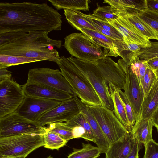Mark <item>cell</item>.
Instances as JSON below:
<instances>
[{
	"label": "cell",
	"instance_id": "6da1fadb",
	"mask_svg": "<svg viewBox=\"0 0 158 158\" xmlns=\"http://www.w3.org/2000/svg\"><path fill=\"white\" fill-rule=\"evenodd\" d=\"M62 16L46 3H0V34L61 30Z\"/></svg>",
	"mask_w": 158,
	"mask_h": 158
},
{
	"label": "cell",
	"instance_id": "7a4b0ae2",
	"mask_svg": "<svg viewBox=\"0 0 158 158\" xmlns=\"http://www.w3.org/2000/svg\"><path fill=\"white\" fill-rule=\"evenodd\" d=\"M48 33L14 31L0 34V54L38 58L57 64L60 57L54 48H60L62 41L51 39Z\"/></svg>",
	"mask_w": 158,
	"mask_h": 158
},
{
	"label": "cell",
	"instance_id": "3957f363",
	"mask_svg": "<svg viewBox=\"0 0 158 158\" xmlns=\"http://www.w3.org/2000/svg\"><path fill=\"white\" fill-rule=\"evenodd\" d=\"M57 64L62 75L70 85L73 95L78 97L86 105L102 106L95 89L81 74L69 57H60Z\"/></svg>",
	"mask_w": 158,
	"mask_h": 158
},
{
	"label": "cell",
	"instance_id": "277c9868",
	"mask_svg": "<svg viewBox=\"0 0 158 158\" xmlns=\"http://www.w3.org/2000/svg\"><path fill=\"white\" fill-rule=\"evenodd\" d=\"M63 46L72 57L93 62L108 56L109 52L105 49L103 50L102 47L82 32L66 36Z\"/></svg>",
	"mask_w": 158,
	"mask_h": 158
},
{
	"label": "cell",
	"instance_id": "5b68a950",
	"mask_svg": "<svg viewBox=\"0 0 158 158\" xmlns=\"http://www.w3.org/2000/svg\"><path fill=\"white\" fill-rule=\"evenodd\" d=\"M44 134H23L0 138V156L26 157L44 146Z\"/></svg>",
	"mask_w": 158,
	"mask_h": 158
},
{
	"label": "cell",
	"instance_id": "8992f818",
	"mask_svg": "<svg viewBox=\"0 0 158 158\" xmlns=\"http://www.w3.org/2000/svg\"><path fill=\"white\" fill-rule=\"evenodd\" d=\"M81 74L95 90L102 106L113 111L114 107L109 91L108 82L102 75L96 62L84 60L69 57Z\"/></svg>",
	"mask_w": 158,
	"mask_h": 158
},
{
	"label": "cell",
	"instance_id": "52a82bcc",
	"mask_svg": "<svg viewBox=\"0 0 158 158\" xmlns=\"http://www.w3.org/2000/svg\"><path fill=\"white\" fill-rule=\"evenodd\" d=\"M86 106L95 118L110 145L123 141L129 132L113 111L102 106Z\"/></svg>",
	"mask_w": 158,
	"mask_h": 158
},
{
	"label": "cell",
	"instance_id": "ba28073f",
	"mask_svg": "<svg viewBox=\"0 0 158 158\" xmlns=\"http://www.w3.org/2000/svg\"><path fill=\"white\" fill-rule=\"evenodd\" d=\"M46 128L15 112L0 119V138L23 134H43Z\"/></svg>",
	"mask_w": 158,
	"mask_h": 158
},
{
	"label": "cell",
	"instance_id": "9c48e42d",
	"mask_svg": "<svg viewBox=\"0 0 158 158\" xmlns=\"http://www.w3.org/2000/svg\"><path fill=\"white\" fill-rule=\"evenodd\" d=\"M25 96L22 86L13 79L0 82V119L15 112Z\"/></svg>",
	"mask_w": 158,
	"mask_h": 158
},
{
	"label": "cell",
	"instance_id": "30bf717a",
	"mask_svg": "<svg viewBox=\"0 0 158 158\" xmlns=\"http://www.w3.org/2000/svg\"><path fill=\"white\" fill-rule=\"evenodd\" d=\"M27 82L48 86L74 95L69 84L58 69L40 68L30 69Z\"/></svg>",
	"mask_w": 158,
	"mask_h": 158
},
{
	"label": "cell",
	"instance_id": "8fae6325",
	"mask_svg": "<svg viewBox=\"0 0 158 158\" xmlns=\"http://www.w3.org/2000/svg\"><path fill=\"white\" fill-rule=\"evenodd\" d=\"M62 102L25 96L23 102L15 112L27 119L37 122L44 114L59 106Z\"/></svg>",
	"mask_w": 158,
	"mask_h": 158
},
{
	"label": "cell",
	"instance_id": "7c38bea8",
	"mask_svg": "<svg viewBox=\"0 0 158 158\" xmlns=\"http://www.w3.org/2000/svg\"><path fill=\"white\" fill-rule=\"evenodd\" d=\"M125 66L126 77L124 92L132 106L136 122L139 120L140 118L144 93L136 73L129 64L126 62Z\"/></svg>",
	"mask_w": 158,
	"mask_h": 158
},
{
	"label": "cell",
	"instance_id": "4fadbf2b",
	"mask_svg": "<svg viewBox=\"0 0 158 158\" xmlns=\"http://www.w3.org/2000/svg\"><path fill=\"white\" fill-rule=\"evenodd\" d=\"M80 113L73 97L44 114L37 122L43 127L53 123L67 122Z\"/></svg>",
	"mask_w": 158,
	"mask_h": 158
},
{
	"label": "cell",
	"instance_id": "5bb4252c",
	"mask_svg": "<svg viewBox=\"0 0 158 158\" xmlns=\"http://www.w3.org/2000/svg\"><path fill=\"white\" fill-rule=\"evenodd\" d=\"M100 72L105 80L117 88L124 89L126 77L125 68L107 56L96 61Z\"/></svg>",
	"mask_w": 158,
	"mask_h": 158
},
{
	"label": "cell",
	"instance_id": "9a60e30c",
	"mask_svg": "<svg viewBox=\"0 0 158 158\" xmlns=\"http://www.w3.org/2000/svg\"><path fill=\"white\" fill-rule=\"evenodd\" d=\"M22 86L25 96L62 102L73 96L66 92L37 83L27 82Z\"/></svg>",
	"mask_w": 158,
	"mask_h": 158
},
{
	"label": "cell",
	"instance_id": "2e32d148",
	"mask_svg": "<svg viewBox=\"0 0 158 158\" xmlns=\"http://www.w3.org/2000/svg\"><path fill=\"white\" fill-rule=\"evenodd\" d=\"M108 23L119 32L123 38L127 39L142 48L151 45L150 40L124 17L120 16L117 19Z\"/></svg>",
	"mask_w": 158,
	"mask_h": 158
},
{
	"label": "cell",
	"instance_id": "e0dca14e",
	"mask_svg": "<svg viewBox=\"0 0 158 158\" xmlns=\"http://www.w3.org/2000/svg\"><path fill=\"white\" fill-rule=\"evenodd\" d=\"M80 112L84 116L91 127L95 138V143L100 149L101 153H105L109 149L110 144L95 118L89 108L77 96L73 95Z\"/></svg>",
	"mask_w": 158,
	"mask_h": 158
},
{
	"label": "cell",
	"instance_id": "ac0fdd59",
	"mask_svg": "<svg viewBox=\"0 0 158 158\" xmlns=\"http://www.w3.org/2000/svg\"><path fill=\"white\" fill-rule=\"evenodd\" d=\"M135 138L131 132L122 141L110 145L105 153V158H126L133 148Z\"/></svg>",
	"mask_w": 158,
	"mask_h": 158
},
{
	"label": "cell",
	"instance_id": "d6986e66",
	"mask_svg": "<svg viewBox=\"0 0 158 158\" xmlns=\"http://www.w3.org/2000/svg\"><path fill=\"white\" fill-rule=\"evenodd\" d=\"M109 91L112 99L114 107L113 111L116 117L127 130L131 131L125 107L119 94V89L117 88L110 82H108Z\"/></svg>",
	"mask_w": 158,
	"mask_h": 158
},
{
	"label": "cell",
	"instance_id": "ffe728a7",
	"mask_svg": "<svg viewBox=\"0 0 158 158\" xmlns=\"http://www.w3.org/2000/svg\"><path fill=\"white\" fill-rule=\"evenodd\" d=\"M158 107V78L148 92L144 96L139 120L151 118Z\"/></svg>",
	"mask_w": 158,
	"mask_h": 158
},
{
	"label": "cell",
	"instance_id": "44dd1931",
	"mask_svg": "<svg viewBox=\"0 0 158 158\" xmlns=\"http://www.w3.org/2000/svg\"><path fill=\"white\" fill-rule=\"evenodd\" d=\"M89 37L93 41L104 49L109 51L108 56L116 57L119 56L115 44V40L99 32L85 28L78 29Z\"/></svg>",
	"mask_w": 158,
	"mask_h": 158
},
{
	"label": "cell",
	"instance_id": "7402d4cb",
	"mask_svg": "<svg viewBox=\"0 0 158 158\" xmlns=\"http://www.w3.org/2000/svg\"><path fill=\"white\" fill-rule=\"evenodd\" d=\"M83 18L90 23L99 32L114 40H121L123 36L119 32L108 22L96 18L92 14H86L79 11Z\"/></svg>",
	"mask_w": 158,
	"mask_h": 158
},
{
	"label": "cell",
	"instance_id": "603a6c76",
	"mask_svg": "<svg viewBox=\"0 0 158 158\" xmlns=\"http://www.w3.org/2000/svg\"><path fill=\"white\" fill-rule=\"evenodd\" d=\"M153 126L151 118L135 122L131 131L135 138L141 144H145L153 139Z\"/></svg>",
	"mask_w": 158,
	"mask_h": 158
},
{
	"label": "cell",
	"instance_id": "cb8c5ba5",
	"mask_svg": "<svg viewBox=\"0 0 158 158\" xmlns=\"http://www.w3.org/2000/svg\"><path fill=\"white\" fill-rule=\"evenodd\" d=\"M120 15L124 17L148 39L155 40L158 41V31L136 14L127 13L124 11L121 12Z\"/></svg>",
	"mask_w": 158,
	"mask_h": 158
},
{
	"label": "cell",
	"instance_id": "d4e9b609",
	"mask_svg": "<svg viewBox=\"0 0 158 158\" xmlns=\"http://www.w3.org/2000/svg\"><path fill=\"white\" fill-rule=\"evenodd\" d=\"M147 0H109L108 3L116 9L124 10L127 13L137 14L141 11L148 9Z\"/></svg>",
	"mask_w": 158,
	"mask_h": 158
},
{
	"label": "cell",
	"instance_id": "484cf974",
	"mask_svg": "<svg viewBox=\"0 0 158 158\" xmlns=\"http://www.w3.org/2000/svg\"><path fill=\"white\" fill-rule=\"evenodd\" d=\"M64 10L67 20L74 28L77 30L81 28H85L98 31L83 18L79 11L70 9H64Z\"/></svg>",
	"mask_w": 158,
	"mask_h": 158
},
{
	"label": "cell",
	"instance_id": "4316f807",
	"mask_svg": "<svg viewBox=\"0 0 158 158\" xmlns=\"http://www.w3.org/2000/svg\"><path fill=\"white\" fill-rule=\"evenodd\" d=\"M57 10L63 9L76 10L88 11L89 10L88 0H48Z\"/></svg>",
	"mask_w": 158,
	"mask_h": 158
},
{
	"label": "cell",
	"instance_id": "83f0119b",
	"mask_svg": "<svg viewBox=\"0 0 158 158\" xmlns=\"http://www.w3.org/2000/svg\"><path fill=\"white\" fill-rule=\"evenodd\" d=\"M42 61L44 60L38 58L0 54V68Z\"/></svg>",
	"mask_w": 158,
	"mask_h": 158
},
{
	"label": "cell",
	"instance_id": "f1b7e54d",
	"mask_svg": "<svg viewBox=\"0 0 158 158\" xmlns=\"http://www.w3.org/2000/svg\"><path fill=\"white\" fill-rule=\"evenodd\" d=\"M121 10L110 5L106 6L98 7L92 14L99 19L109 22L118 18Z\"/></svg>",
	"mask_w": 158,
	"mask_h": 158
},
{
	"label": "cell",
	"instance_id": "f546056e",
	"mask_svg": "<svg viewBox=\"0 0 158 158\" xmlns=\"http://www.w3.org/2000/svg\"><path fill=\"white\" fill-rule=\"evenodd\" d=\"M101 153L98 147L94 146L90 143H82V148L80 149H74L68 158H97Z\"/></svg>",
	"mask_w": 158,
	"mask_h": 158
},
{
	"label": "cell",
	"instance_id": "4dcf8cb0",
	"mask_svg": "<svg viewBox=\"0 0 158 158\" xmlns=\"http://www.w3.org/2000/svg\"><path fill=\"white\" fill-rule=\"evenodd\" d=\"M44 146L50 149H59L67 144L68 141L46 127L44 134Z\"/></svg>",
	"mask_w": 158,
	"mask_h": 158
},
{
	"label": "cell",
	"instance_id": "1f68e13d",
	"mask_svg": "<svg viewBox=\"0 0 158 158\" xmlns=\"http://www.w3.org/2000/svg\"><path fill=\"white\" fill-rule=\"evenodd\" d=\"M48 128L66 141L75 138L73 130L64 125L63 122L50 123Z\"/></svg>",
	"mask_w": 158,
	"mask_h": 158
},
{
	"label": "cell",
	"instance_id": "d6a6232c",
	"mask_svg": "<svg viewBox=\"0 0 158 158\" xmlns=\"http://www.w3.org/2000/svg\"><path fill=\"white\" fill-rule=\"evenodd\" d=\"M151 45L150 47L142 48L135 53L143 61L158 57V41H151Z\"/></svg>",
	"mask_w": 158,
	"mask_h": 158
},
{
	"label": "cell",
	"instance_id": "836d02e7",
	"mask_svg": "<svg viewBox=\"0 0 158 158\" xmlns=\"http://www.w3.org/2000/svg\"><path fill=\"white\" fill-rule=\"evenodd\" d=\"M68 122L71 124L80 125L83 127L86 132L88 140L95 143V138L91 126L82 113L80 112Z\"/></svg>",
	"mask_w": 158,
	"mask_h": 158
},
{
	"label": "cell",
	"instance_id": "e575fe53",
	"mask_svg": "<svg viewBox=\"0 0 158 158\" xmlns=\"http://www.w3.org/2000/svg\"><path fill=\"white\" fill-rule=\"evenodd\" d=\"M136 15L158 31V12L146 9Z\"/></svg>",
	"mask_w": 158,
	"mask_h": 158
},
{
	"label": "cell",
	"instance_id": "d590c367",
	"mask_svg": "<svg viewBox=\"0 0 158 158\" xmlns=\"http://www.w3.org/2000/svg\"><path fill=\"white\" fill-rule=\"evenodd\" d=\"M157 78L154 72L149 68H147L144 76L140 81L144 96L150 91Z\"/></svg>",
	"mask_w": 158,
	"mask_h": 158
},
{
	"label": "cell",
	"instance_id": "8d00e7d4",
	"mask_svg": "<svg viewBox=\"0 0 158 158\" xmlns=\"http://www.w3.org/2000/svg\"><path fill=\"white\" fill-rule=\"evenodd\" d=\"M119 92L125 107L128 120L132 130L135 122L134 111L130 103L124 92L121 89H119Z\"/></svg>",
	"mask_w": 158,
	"mask_h": 158
},
{
	"label": "cell",
	"instance_id": "74e56055",
	"mask_svg": "<svg viewBox=\"0 0 158 158\" xmlns=\"http://www.w3.org/2000/svg\"><path fill=\"white\" fill-rule=\"evenodd\" d=\"M145 153L143 158H158V143L153 139L144 145Z\"/></svg>",
	"mask_w": 158,
	"mask_h": 158
},
{
	"label": "cell",
	"instance_id": "f35d334b",
	"mask_svg": "<svg viewBox=\"0 0 158 158\" xmlns=\"http://www.w3.org/2000/svg\"><path fill=\"white\" fill-rule=\"evenodd\" d=\"M143 62L147 66L148 68L154 72L157 78H158V57Z\"/></svg>",
	"mask_w": 158,
	"mask_h": 158
},
{
	"label": "cell",
	"instance_id": "ab89813d",
	"mask_svg": "<svg viewBox=\"0 0 158 158\" xmlns=\"http://www.w3.org/2000/svg\"><path fill=\"white\" fill-rule=\"evenodd\" d=\"M141 147L142 144L135 139L132 149L126 158H137L139 157V152Z\"/></svg>",
	"mask_w": 158,
	"mask_h": 158
},
{
	"label": "cell",
	"instance_id": "60d3db41",
	"mask_svg": "<svg viewBox=\"0 0 158 158\" xmlns=\"http://www.w3.org/2000/svg\"><path fill=\"white\" fill-rule=\"evenodd\" d=\"M12 72L7 70L6 68H0V82L11 78Z\"/></svg>",
	"mask_w": 158,
	"mask_h": 158
},
{
	"label": "cell",
	"instance_id": "b9f144b4",
	"mask_svg": "<svg viewBox=\"0 0 158 158\" xmlns=\"http://www.w3.org/2000/svg\"><path fill=\"white\" fill-rule=\"evenodd\" d=\"M148 8L158 12V0H147Z\"/></svg>",
	"mask_w": 158,
	"mask_h": 158
},
{
	"label": "cell",
	"instance_id": "7bdbcfd3",
	"mask_svg": "<svg viewBox=\"0 0 158 158\" xmlns=\"http://www.w3.org/2000/svg\"><path fill=\"white\" fill-rule=\"evenodd\" d=\"M151 118L153 126L158 130V107L152 114Z\"/></svg>",
	"mask_w": 158,
	"mask_h": 158
},
{
	"label": "cell",
	"instance_id": "ee69618b",
	"mask_svg": "<svg viewBox=\"0 0 158 158\" xmlns=\"http://www.w3.org/2000/svg\"><path fill=\"white\" fill-rule=\"evenodd\" d=\"M19 157H17V156H0V158H19Z\"/></svg>",
	"mask_w": 158,
	"mask_h": 158
},
{
	"label": "cell",
	"instance_id": "f6af8a7d",
	"mask_svg": "<svg viewBox=\"0 0 158 158\" xmlns=\"http://www.w3.org/2000/svg\"><path fill=\"white\" fill-rule=\"evenodd\" d=\"M46 158H53V157L52 156H48V157H47Z\"/></svg>",
	"mask_w": 158,
	"mask_h": 158
},
{
	"label": "cell",
	"instance_id": "bcb514c9",
	"mask_svg": "<svg viewBox=\"0 0 158 158\" xmlns=\"http://www.w3.org/2000/svg\"><path fill=\"white\" fill-rule=\"evenodd\" d=\"M19 158H25V157H24L22 156V157H19Z\"/></svg>",
	"mask_w": 158,
	"mask_h": 158
},
{
	"label": "cell",
	"instance_id": "7dc6e473",
	"mask_svg": "<svg viewBox=\"0 0 158 158\" xmlns=\"http://www.w3.org/2000/svg\"><path fill=\"white\" fill-rule=\"evenodd\" d=\"M139 158V157H138L137 158Z\"/></svg>",
	"mask_w": 158,
	"mask_h": 158
},
{
	"label": "cell",
	"instance_id": "c3c4849f",
	"mask_svg": "<svg viewBox=\"0 0 158 158\" xmlns=\"http://www.w3.org/2000/svg\"></svg>",
	"mask_w": 158,
	"mask_h": 158
}]
</instances>
